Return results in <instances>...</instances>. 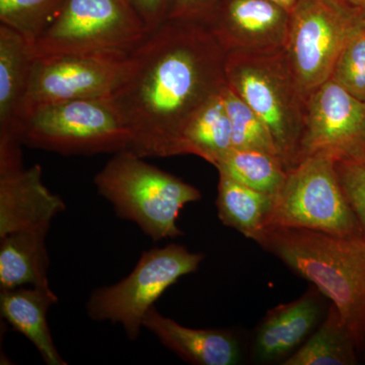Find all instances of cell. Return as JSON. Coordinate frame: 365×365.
Segmentation results:
<instances>
[{
  "label": "cell",
  "instance_id": "27",
  "mask_svg": "<svg viewBox=\"0 0 365 365\" xmlns=\"http://www.w3.org/2000/svg\"><path fill=\"white\" fill-rule=\"evenodd\" d=\"M151 33L170 19L174 0H129Z\"/></svg>",
  "mask_w": 365,
  "mask_h": 365
},
{
  "label": "cell",
  "instance_id": "19",
  "mask_svg": "<svg viewBox=\"0 0 365 365\" xmlns=\"http://www.w3.org/2000/svg\"><path fill=\"white\" fill-rule=\"evenodd\" d=\"M218 217L223 225L255 241L265 227L274 197L250 188L225 172L218 170Z\"/></svg>",
  "mask_w": 365,
  "mask_h": 365
},
{
  "label": "cell",
  "instance_id": "30",
  "mask_svg": "<svg viewBox=\"0 0 365 365\" xmlns=\"http://www.w3.org/2000/svg\"><path fill=\"white\" fill-rule=\"evenodd\" d=\"M274 4H278V6H282L283 9H287L290 14L294 11L295 6L299 4V0H270Z\"/></svg>",
  "mask_w": 365,
  "mask_h": 365
},
{
  "label": "cell",
  "instance_id": "26",
  "mask_svg": "<svg viewBox=\"0 0 365 365\" xmlns=\"http://www.w3.org/2000/svg\"><path fill=\"white\" fill-rule=\"evenodd\" d=\"M338 180L365 232V151L335 160Z\"/></svg>",
  "mask_w": 365,
  "mask_h": 365
},
{
  "label": "cell",
  "instance_id": "4",
  "mask_svg": "<svg viewBox=\"0 0 365 365\" xmlns=\"http://www.w3.org/2000/svg\"><path fill=\"white\" fill-rule=\"evenodd\" d=\"M117 216L136 223L153 242L182 235L180 212L201 199L198 189L125 150L114 153L93 179Z\"/></svg>",
  "mask_w": 365,
  "mask_h": 365
},
{
  "label": "cell",
  "instance_id": "16",
  "mask_svg": "<svg viewBox=\"0 0 365 365\" xmlns=\"http://www.w3.org/2000/svg\"><path fill=\"white\" fill-rule=\"evenodd\" d=\"M35 58L33 46L0 24V137L16 139Z\"/></svg>",
  "mask_w": 365,
  "mask_h": 365
},
{
  "label": "cell",
  "instance_id": "10",
  "mask_svg": "<svg viewBox=\"0 0 365 365\" xmlns=\"http://www.w3.org/2000/svg\"><path fill=\"white\" fill-rule=\"evenodd\" d=\"M130 66L131 52L120 50L36 57L20 120L39 106L113 97Z\"/></svg>",
  "mask_w": 365,
  "mask_h": 365
},
{
  "label": "cell",
  "instance_id": "1",
  "mask_svg": "<svg viewBox=\"0 0 365 365\" xmlns=\"http://www.w3.org/2000/svg\"><path fill=\"white\" fill-rule=\"evenodd\" d=\"M227 52L202 21L169 19L131 51L128 76L112 98L140 158L182 155L194 113L227 86Z\"/></svg>",
  "mask_w": 365,
  "mask_h": 365
},
{
  "label": "cell",
  "instance_id": "2",
  "mask_svg": "<svg viewBox=\"0 0 365 365\" xmlns=\"http://www.w3.org/2000/svg\"><path fill=\"white\" fill-rule=\"evenodd\" d=\"M255 242L332 300L356 345L365 342V232L266 227Z\"/></svg>",
  "mask_w": 365,
  "mask_h": 365
},
{
  "label": "cell",
  "instance_id": "21",
  "mask_svg": "<svg viewBox=\"0 0 365 365\" xmlns=\"http://www.w3.org/2000/svg\"><path fill=\"white\" fill-rule=\"evenodd\" d=\"M355 345L356 343L343 324L337 307L332 304L328 316L317 332L283 364H355Z\"/></svg>",
  "mask_w": 365,
  "mask_h": 365
},
{
  "label": "cell",
  "instance_id": "13",
  "mask_svg": "<svg viewBox=\"0 0 365 365\" xmlns=\"http://www.w3.org/2000/svg\"><path fill=\"white\" fill-rule=\"evenodd\" d=\"M292 14L270 0H220L205 21L225 52L284 48Z\"/></svg>",
  "mask_w": 365,
  "mask_h": 365
},
{
  "label": "cell",
  "instance_id": "31",
  "mask_svg": "<svg viewBox=\"0 0 365 365\" xmlns=\"http://www.w3.org/2000/svg\"><path fill=\"white\" fill-rule=\"evenodd\" d=\"M364 30H365V16H364Z\"/></svg>",
  "mask_w": 365,
  "mask_h": 365
},
{
  "label": "cell",
  "instance_id": "17",
  "mask_svg": "<svg viewBox=\"0 0 365 365\" xmlns=\"http://www.w3.org/2000/svg\"><path fill=\"white\" fill-rule=\"evenodd\" d=\"M319 317L313 294L282 304L269 312L256 336V354L261 360H275L292 352L313 330Z\"/></svg>",
  "mask_w": 365,
  "mask_h": 365
},
{
  "label": "cell",
  "instance_id": "20",
  "mask_svg": "<svg viewBox=\"0 0 365 365\" xmlns=\"http://www.w3.org/2000/svg\"><path fill=\"white\" fill-rule=\"evenodd\" d=\"M222 91L194 113L182 132V155H197L212 165L234 148Z\"/></svg>",
  "mask_w": 365,
  "mask_h": 365
},
{
  "label": "cell",
  "instance_id": "11",
  "mask_svg": "<svg viewBox=\"0 0 365 365\" xmlns=\"http://www.w3.org/2000/svg\"><path fill=\"white\" fill-rule=\"evenodd\" d=\"M365 151V102L330 78L307 98L299 163L317 153L335 160Z\"/></svg>",
  "mask_w": 365,
  "mask_h": 365
},
{
  "label": "cell",
  "instance_id": "3",
  "mask_svg": "<svg viewBox=\"0 0 365 365\" xmlns=\"http://www.w3.org/2000/svg\"><path fill=\"white\" fill-rule=\"evenodd\" d=\"M225 78L268 127L287 172L294 169L299 163L307 98L284 48L227 52Z\"/></svg>",
  "mask_w": 365,
  "mask_h": 365
},
{
  "label": "cell",
  "instance_id": "22",
  "mask_svg": "<svg viewBox=\"0 0 365 365\" xmlns=\"http://www.w3.org/2000/svg\"><path fill=\"white\" fill-rule=\"evenodd\" d=\"M215 167L250 188L273 197L277 195L287 176L278 155L245 148H232Z\"/></svg>",
  "mask_w": 365,
  "mask_h": 365
},
{
  "label": "cell",
  "instance_id": "7",
  "mask_svg": "<svg viewBox=\"0 0 365 365\" xmlns=\"http://www.w3.org/2000/svg\"><path fill=\"white\" fill-rule=\"evenodd\" d=\"M204 257L178 244L148 250L126 278L91 292L86 313L95 322L120 324L128 339L136 340L155 302L182 276L196 272Z\"/></svg>",
  "mask_w": 365,
  "mask_h": 365
},
{
  "label": "cell",
  "instance_id": "29",
  "mask_svg": "<svg viewBox=\"0 0 365 365\" xmlns=\"http://www.w3.org/2000/svg\"><path fill=\"white\" fill-rule=\"evenodd\" d=\"M341 1L344 2L345 4H347L348 6L351 7V9L356 11L357 13L362 14V16H365V0H341Z\"/></svg>",
  "mask_w": 365,
  "mask_h": 365
},
{
  "label": "cell",
  "instance_id": "28",
  "mask_svg": "<svg viewBox=\"0 0 365 365\" xmlns=\"http://www.w3.org/2000/svg\"><path fill=\"white\" fill-rule=\"evenodd\" d=\"M220 0H174L170 19L205 23Z\"/></svg>",
  "mask_w": 365,
  "mask_h": 365
},
{
  "label": "cell",
  "instance_id": "5",
  "mask_svg": "<svg viewBox=\"0 0 365 365\" xmlns=\"http://www.w3.org/2000/svg\"><path fill=\"white\" fill-rule=\"evenodd\" d=\"M14 138L63 155L121 153L130 150L132 143L112 97L39 106L24 115Z\"/></svg>",
  "mask_w": 365,
  "mask_h": 365
},
{
  "label": "cell",
  "instance_id": "9",
  "mask_svg": "<svg viewBox=\"0 0 365 365\" xmlns=\"http://www.w3.org/2000/svg\"><path fill=\"white\" fill-rule=\"evenodd\" d=\"M150 34L129 0H66L33 50L36 57L109 50L131 52Z\"/></svg>",
  "mask_w": 365,
  "mask_h": 365
},
{
  "label": "cell",
  "instance_id": "8",
  "mask_svg": "<svg viewBox=\"0 0 365 365\" xmlns=\"http://www.w3.org/2000/svg\"><path fill=\"white\" fill-rule=\"evenodd\" d=\"M362 28L364 16L341 0H299L284 49L306 98L331 78L341 53Z\"/></svg>",
  "mask_w": 365,
  "mask_h": 365
},
{
  "label": "cell",
  "instance_id": "24",
  "mask_svg": "<svg viewBox=\"0 0 365 365\" xmlns=\"http://www.w3.org/2000/svg\"><path fill=\"white\" fill-rule=\"evenodd\" d=\"M66 0H0V23L34 46L58 16Z\"/></svg>",
  "mask_w": 365,
  "mask_h": 365
},
{
  "label": "cell",
  "instance_id": "18",
  "mask_svg": "<svg viewBox=\"0 0 365 365\" xmlns=\"http://www.w3.org/2000/svg\"><path fill=\"white\" fill-rule=\"evenodd\" d=\"M45 230H26L0 237V290L21 287L51 288Z\"/></svg>",
  "mask_w": 365,
  "mask_h": 365
},
{
  "label": "cell",
  "instance_id": "6",
  "mask_svg": "<svg viewBox=\"0 0 365 365\" xmlns=\"http://www.w3.org/2000/svg\"><path fill=\"white\" fill-rule=\"evenodd\" d=\"M335 160L317 153L288 170L264 228H306L340 235L364 232L341 187Z\"/></svg>",
  "mask_w": 365,
  "mask_h": 365
},
{
  "label": "cell",
  "instance_id": "25",
  "mask_svg": "<svg viewBox=\"0 0 365 365\" xmlns=\"http://www.w3.org/2000/svg\"><path fill=\"white\" fill-rule=\"evenodd\" d=\"M331 78L365 102V30L362 28L336 62Z\"/></svg>",
  "mask_w": 365,
  "mask_h": 365
},
{
  "label": "cell",
  "instance_id": "14",
  "mask_svg": "<svg viewBox=\"0 0 365 365\" xmlns=\"http://www.w3.org/2000/svg\"><path fill=\"white\" fill-rule=\"evenodd\" d=\"M143 328L189 364L232 365L239 361V343L228 331L188 328L163 316L155 307L144 316Z\"/></svg>",
  "mask_w": 365,
  "mask_h": 365
},
{
  "label": "cell",
  "instance_id": "12",
  "mask_svg": "<svg viewBox=\"0 0 365 365\" xmlns=\"http://www.w3.org/2000/svg\"><path fill=\"white\" fill-rule=\"evenodd\" d=\"M21 144L0 138V237L26 230L49 232L63 200L42 181L39 165L25 169Z\"/></svg>",
  "mask_w": 365,
  "mask_h": 365
},
{
  "label": "cell",
  "instance_id": "23",
  "mask_svg": "<svg viewBox=\"0 0 365 365\" xmlns=\"http://www.w3.org/2000/svg\"><path fill=\"white\" fill-rule=\"evenodd\" d=\"M222 95L232 128V146L280 157L272 134L257 113L227 83Z\"/></svg>",
  "mask_w": 365,
  "mask_h": 365
},
{
  "label": "cell",
  "instance_id": "15",
  "mask_svg": "<svg viewBox=\"0 0 365 365\" xmlns=\"http://www.w3.org/2000/svg\"><path fill=\"white\" fill-rule=\"evenodd\" d=\"M58 302L51 288L21 287L0 290L2 319L32 342L48 365H66L53 341L47 314Z\"/></svg>",
  "mask_w": 365,
  "mask_h": 365
}]
</instances>
